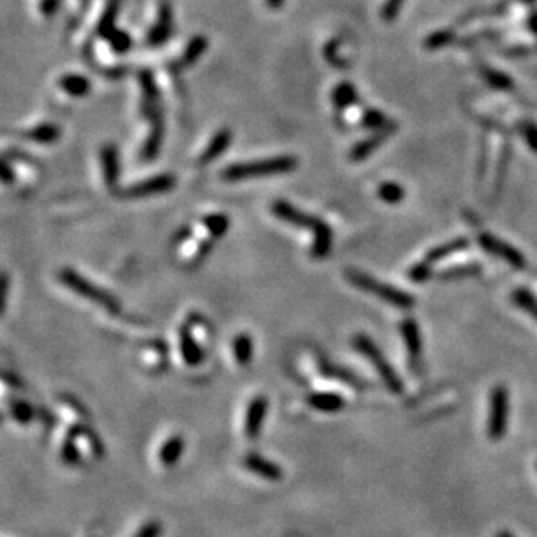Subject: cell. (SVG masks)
<instances>
[{
  "mask_svg": "<svg viewBox=\"0 0 537 537\" xmlns=\"http://www.w3.org/2000/svg\"><path fill=\"white\" fill-rule=\"evenodd\" d=\"M59 0H40V13L44 16H52L58 9Z\"/></svg>",
  "mask_w": 537,
  "mask_h": 537,
  "instance_id": "ab89813d",
  "label": "cell"
},
{
  "mask_svg": "<svg viewBox=\"0 0 537 537\" xmlns=\"http://www.w3.org/2000/svg\"><path fill=\"white\" fill-rule=\"evenodd\" d=\"M308 405L315 410H320V412H339V410L345 409L346 402L338 393L318 391L308 396Z\"/></svg>",
  "mask_w": 537,
  "mask_h": 537,
  "instance_id": "2e32d148",
  "label": "cell"
},
{
  "mask_svg": "<svg viewBox=\"0 0 537 537\" xmlns=\"http://www.w3.org/2000/svg\"><path fill=\"white\" fill-rule=\"evenodd\" d=\"M515 297H517V301H518V304H520V306H524L525 310L531 311V313H534L537 317V304H536V301L532 299L531 296H529V294L518 290V293L515 294Z\"/></svg>",
  "mask_w": 537,
  "mask_h": 537,
  "instance_id": "d590c367",
  "label": "cell"
},
{
  "mask_svg": "<svg viewBox=\"0 0 537 537\" xmlns=\"http://www.w3.org/2000/svg\"><path fill=\"white\" fill-rule=\"evenodd\" d=\"M118 7H120V0H110L104 13L101 14L100 21H98L96 33L100 35L101 38H104V40H108V37L117 30V28H115V20H117Z\"/></svg>",
  "mask_w": 537,
  "mask_h": 537,
  "instance_id": "cb8c5ba5",
  "label": "cell"
},
{
  "mask_svg": "<svg viewBox=\"0 0 537 537\" xmlns=\"http://www.w3.org/2000/svg\"><path fill=\"white\" fill-rule=\"evenodd\" d=\"M101 164H103V178L104 185L110 189L117 188L118 173H120V166H118V152L115 145H104L101 148Z\"/></svg>",
  "mask_w": 537,
  "mask_h": 537,
  "instance_id": "9a60e30c",
  "label": "cell"
},
{
  "mask_svg": "<svg viewBox=\"0 0 537 537\" xmlns=\"http://www.w3.org/2000/svg\"><path fill=\"white\" fill-rule=\"evenodd\" d=\"M451 37L452 35L449 33V31H440V33H435L433 37L428 38L426 45L428 47H433V49L442 47V45H445V44H449V42H451Z\"/></svg>",
  "mask_w": 537,
  "mask_h": 537,
  "instance_id": "8d00e7d4",
  "label": "cell"
},
{
  "mask_svg": "<svg viewBox=\"0 0 537 537\" xmlns=\"http://www.w3.org/2000/svg\"><path fill=\"white\" fill-rule=\"evenodd\" d=\"M0 178H2L3 185H13V182L16 181V174H14L13 167H10L9 159L3 160V164H2V176H0Z\"/></svg>",
  "mask_w": 537,
  "mask_h": 537,
  "instance_id": "f35d334b",
  "label": "cell"
},
{
  "mask_svg": "<svg viewBox=\"0 0 537 537\" xmlns=\"http://www.w3.org/2000/svg\"><path fill=\"white\" fill-rule=\"evenodd\" d=\"M231 352H233L235 361L242 367L249 365L252 361V355H254V341L249 334L242 332L231 343Z\"/></svg>",
  "mask_w": 537,
  "mask_h": 537,
  "instance_id": "603a6c76",
  "label": "cell"
},
{
  "mask_svg": "<svg viewBox=\"0 0 537 537\" xmlns=\"http://www.w3.org/2000/svg\"><path fill=\"white\" fill-rule=\"evenodd\" d=\"M496 537H513V536H511L510 532H499Z\"/></svg>",
  "mask_w": 537,
  "mask_h": 537,
  "instance_id": "f6af8a7d",
  "label": "cell"
},
{
  "mask_svg": "<svg viewBox=\"0 0 537 537\" xmlns=\"http://www.w3.org/2000/svg\"><path fill=\"white\" fill-rule=\"evenodd\" d=\"M171 33H173V7L167 0H164L160 2L155 24L150 28L148 35H146V44L150 47H160L162 44H166Z\"/></svg>",
  "mask_w": 537,
  "mask_h": 537,
  "instance_id": "9c48e42d",
  "label": "cell"
},
{
  "mask_svg": "<svg viewBox=\"0 0 537 537\" xmlns=\"http://www.w3.org/2000/svg\"><path fill=\"white\" fill-rule=\"evenodd\" d=\"M244 466L245 469H249L254 475L261 476V478L270 480V482H279L282 480L283 472L277 462L270 461V459L263 458V456L256 454V452H251L244 458Z\"/></svg>",
  "mask_w": 537,
  "mask_h": 537,
  "instance_id": "8fae6325",
  "label": "cell"
},
{
  "mask_svg": "<svg viewBox=\"0 0 537 537\" xmlns=\"http://www.w3.org/2000/svg\"><path fill=\"white\" fill-rule=\"evenodd\" d=\"M266 414H268V398L263 395L254 396V398L249 402L247 410H245V419H244V431L247 438H258L261 433L263 423L266 419Z\"/></svg>",
  "mask_w": 537,
  "mask_h": 537,
  "instance_id": "30bf717a",
  "label": "cell"
},
{
  "mask_svg": "<svg viewBox=\"0 0 537 537\" xmlns=\"http://www.w3.org/2000/svg\"><path fill=\"white\" fill-rule=\"evenodd\" d=\"M162 536V524L157 520H150L136 532L134 537H160Z\"/></svg>",
  "mask_w": 537,
  "mask_h": 537,
  "instance_id": "836d02e7",
  "label": "cell"
},
{
  "mask_svg": "<svg viewBox=\"0 0 537 537\" xmlns=\"http://www.w3.org/2000/svg\"><path fill=\"white\" fill-rule=\"evenodd\" d=\"M346 280L353 286L358 287L360 290H365L368 294H374L378 296L379 299H382L384 303L393 304L396 308H402V310H407L414 304L412 296H409L407 293H402L396 287L388 286V283H382L379 280L372 279L371 275L364 272H358V270H346L345 272Z\"/></svg>",
  "mask_w": 537,
  "mask_h": 537,
  "instance_id": "277c9868",
  "label": "cell"
},
{
  "mask_svg": "<svg viewBox=\"0 0 537 537\" xmlns=\"http://www.w3.org/2000/svg\"><path fill=\"white\" fill-rule=\"evenodd\" d=\"M108 44H110L111 51H114L115 54H125V52L132 47V38L127 31L118 30L117 28V30L108 37Z\"/></svg>",
  "mask_w": 537,
  "mask_h": 537,
  "instance_id": "f546056e",
  "label": "cell"
},
{
  "mask_svg": "<svg viewBox=\"0 0 537 537\" xmlns=\"http://www.w3.org/2000/svg\"><path fill=\"white\" fill-rule=\"evenodd\" d=\"M332 103H334L336 110L345 111L350 107L358 103L357 89L352 82H339L338 86L332 89Z\"/></svg>",
  "mask_w": 537,
  "mask_h": 537,
  "instance_id": "44dd1931",
  "label": "cell"
},
{
  "mask_svg": "<svg viewBox=\"0 0 537 537\" xmlns=\"http://www.w3.org/2000/svg\"><path fill=\"white\" fill-rule=\"evenodd\" d=\"M322 374L327 375V378H334L339 379V381H345L348 384H352L353 388L360 389V381L355 378L353 374H350V371H345V368L338 367V365H331L329 361H322Z\"/></svg>",
  "mask_w": 537,
  "mask_h": 537,
  "instance_id": "83f0119b",
  "label": "cell"
},
{
  "mask_svg": "<svg viewBox=\"0 0 537 537\" xmlns=\"http://www.w3.org/2000/svg\"><path fill=\"white\" fill-rule=\"evenodd\" d=\"M529 2H532V0H529Z\"/></svg>",
  "mask_w": 537,
  "mask_h": 537,
  "instance_id": "bcb514c9",
  "label": "cell"
},
{
  "mask_svg": "<svg viewBox=\"0 0 537 537\" xmlns=\"http://www.w3.org/2000/svg\"><path fill=\"white\" fill-rule=\"evenodd\" d=\"M77 437L79 435L75 433V430L73 428H70L68 430V437L65 438V442H63V447H61V459L65 465H77V462H80V451L79 447H77Z\"/></svg>",
  "mask_w": 537,
  "mask_h": 537,
  "instance_id": "4316f807",
  "label": "cell"
},
{
  "mask_svg": "<svg viewBox=\"0 0 537 537\" xmlns=\"http://www.w3.org/2000/svg\"><path fill=\"white\" fill-rule=\"evenodd\" d=\"M143 114L150 120V134L148 139L145 141L143 146V159L145 160H153L159 155V150L162 146L164 139V118H162V110H160V100H148V98H143Z\"/></svg>",
  "mask_w": 537,
  "mask_h": 537,
  "instance_id": "8992f818",
  "label": "cell"
},
{
  "mask_svg": "<svg viewBox=\"0 0 537 537\" xmlns=\"http://www.w3.org/2000/svg\"><path fill=\"white\" fill-rule=\"evenodd\" d=\"M58 86L73 98H84L91 93V82L79 73H66L58 80Z\"/></svg>",
  "mask_w": 537,
  "mask_h": 537,
  "instance_id": "ac0fdd59",
  "label": "cell"
},
{
  "mask_svg": "<svg viewBox=\"0 0 537 537\" xmlns=\"http://www.w3.org/2000/svg\"><path fill=\"white\" fill-rule=\"evenodd\" d=\"M391 129L393 127H389L388 125V127L381 129V131H378L374 136H371V138L361 139L360 143H357V145L352 148V152H350V159H352L353 162H360V160L367 159L372 152H375L378 146H381L382 143H384V139L388 138V134H391Z\"/></svg>",
  "mask_w": 537,
  "mask_h": 537,
  "instance_id": "e0dca14e",
  "label": "cell"
},
{
  "mask_svg": "<svg viewBox=\"0 0 537 537\" xmlns=\"http://www.w3.org/2000/svg\"><path fill=\"white\" fill-rule=\"evenodd\" d=\"M379 193V199L384 200L386 203H398L400 200L405 196V192H403L402 186H398L396 182H382L381 186H379L378 189Z\"/></svg>",
  "mask_w": 537,
  "mask_h": 537,
  "instance_id": "4dcf8cb0",
  "label": "cell"
},
{
  "mask_svg": "<svg viewBox=\"0 0 537 537\" xmlns=\"http://www.w3.org/2000/svg\"><path fill=\"white\" fill-rule=\"evenodd\" d=\"M272 212L277 219L290 224V226L301 228V230H310L313 233V242H311V256L315 259H322L331 252L332 249V230L324 219L308 214L304 210L297 209L293 203L286 200H275L272 203Z\"/></svg>",
  "mask_w": 537,
  "mask_h": 537,
  "instance_id": "6da1fadb",
  "label": "cell"
},
{
  "mask_svg": "<svg viewBox=\"0 0 537 537\" xmlns=\"http://www.w3.org/2000/svg\"><path fill=\"white\" fill-rule=\"evenodd\" d=\"M508 419V393L503 386H497L492 391L490 400V417H489V435L492 440H497L504 435Z\"/></svg>",
  "mask_w": 537,
  "mask_h": 537,
  "instance_id": "ba28073f",
  "label": "cell"
},
{
  "mask_svg": "<svg viewBox=\"0 0 537 537\" xmlns=\"http://www.w3.org/2000/svg\"><path fill=\"white\" fill-rule=\"evenodd\" d=\"M23 138L38 143V145H52L59 139V127L54 124H38L24 131Z\"/></svg>",
  "mask_w": 537,
  "mask_h": 537,
  "instance_id": "7402d4cb",
  "label": "cell"
},
{
  "mask_svg": "<svg viewBox=\"0 0 537 537\" xmlns=\"http://www.w3.org/2000/svg\"><path fill=\"white\" fill-rule=\"evenodd\" d=\"M353 346H355L358 352L364 353V355L367 357L368 360H371V364L374 365L375 371L379 372L382 382H384L386 388H388L389 391L402 393V389H403L402 381H400V378L396 375V372L393 371L391 365H389L388 361L384 360L382 353L379 352V348L374 345V343H372L371 338H367V336H364V334H358V336H355V339H353Z\"/></svg>",
  "mask_w": 537,
  "mask_h": 537,
  "instance_id": "5b68a950",
  "label": "cell"
},
{
  "mask_svg": "<svg viewBox=\"0 0 537 537\" xmlns=\"http://www.w3.org/2000/svg\"><path fill=\"white\" fill-rule=\"evenodd\" d=\"M9 407L13 419H16L20 424H28L35 417L33 407L28 402H23V400H14V402L9 403Z\"/></svg>",
  "mask_w": 537,
  "mask_h": 537,
  "instance_id": "f1b7e54d",
  "label": "cell"
},
{
  "mask_svg": "<svg viewBox=\"0 0 537 537\" xmlns=\"http://www.w3.org/2000/svg\"><path fill=\"white\" fill-rule=\"evenodd\" d=\"M297 167V159L294 155H277L268 159L252 160V162L231 164L221 171V179L228 182L247 181V179L275 176V174L290 173Z\"/></svg>",
  "mask_w": 537,
  "mask_h": 537,
  "instance_id": "7a4b0ae2",
  "label": "cell"
},
{
  "mask_svg": "<svg viewBox=\"0 0 537 537\" xmlns=\"http://www.w3.org/2000/svg\"><path fill=\"white\" fill-rule=\"evenodd\" d=\"M402 329V336L407 343V350H409L410 360L419 361L421 357V336H419V327L416 325L414 320H405L400 325Z\"/></svg>",
  "mask_w": 537,
  "mask_h": 537,
  "instance_id": "d4e9b609",
  "label": "cell"
},
{
  "mask_svg": "<svg viewBox=\"0 0 537 537\" xmlns=\"http://www.w3.org/2000/svg\"><path fill=\"white\" fill-rule=\"evenodd\" d=\"M179 352H181L185 364L189 367H196L203 361V350L196 343L189 325H185L179 331Z\"/></svg>",
  "mask_w": 537,
  "mask_h": 537,
  "instance_id": "7c38bea8",
  "label": "cell"
},
{
  "mask_svg": "<svg viewBox=\"0 0 537 537\" xmlns=\"http://www.w3.org/2000/svg\"><path fill=\"white\" fill-rule=\"evenodd\" d=\"M182 452H185V440L181 435H173L160 447L159 459L164 466H174L181 459Z\"/></svg>",
  "mask_w": 537,
  "mask_h": 537,
  "instance_id": "d6986e66",
  "label": "cell"
},
{
  "mask_svg": "<svg viewBox=\"0 0 537 537\" xmlns=\"http://www.w3.org/2000/svg\"><path fill=\"white\" fill-rule=\"evenodd\" d=\"M361 124L368 129H384L388 127V118L381 114L379 110H374V108H368V110L364 111V117H361Z\"/></svg>",
  "mask_w": 537,
  "mask_h": 537,
  "instance_id": "1f68e13d",
  "label": "cell"
},
{
  "mask_svg": "<svg viewBox=\"0 0 537 537\" xmlns=\"http://www.w3.org/2000/svg\"><path fill=\"white\" fill-rule=\"evenodd\" d=\"M58 279L66 289L75 293L77 296L98 304V306H101L103 310H107L108 313H120V301H118L114 294L104 290L103 287L93 283L91 280H87L86 277H82L79 272H75V270L63 268L61 272L58 273Z\"/></svg>",
  "mask_w": 537,
  "mask_h": 537,
  "instance_id": "3957f363",
  "label": "cell"
},
{
  "mask_svg": "<svg viewBox=\"0 0 537 537\" xmlns=\"http://www.w3.org/2000/svg\"><path fill=\"white\" fill-rule=\"evenodd\" d=\"M176 186V178L173 174H157V176L145 179V181L134 182L122 189L120 196L124 199H145V196L162 195V193L171 192Z\"/></svg>",
  "mask_w": 537,
  "mask_h": 537,
  "instance_id": "52a82bcc",
  "label": "cell"
},
{
  "mask_svg": "<svg viewBox=\"0 0 537 537\" xmlns=\"http://www.w3.org/2000/svg\"><path fill=\"white\" fill-rule=\"evenodd\" d=\"M7 293H9V277H7L6 273H3V275H2V311L6 310Z\"/></svg>",
  "mask_w": 537,
  "mask_h": 537,
  "instance_id": "7bdbcfd3",
  "label": "cell"
},
{
  "mask_svg": "<svg viewBox=\"0 0 537 537\" xmlns=\"http://www.w3.org/2000/svg\"><path fill=\"white\" fill-rule=\"evenodd\" d=\"M465 245H466V240H454V242H452V244L444 245V247H440V249H437V251L430 252V254H428V258H426V263H428V265H430L431 259H440V258H444V256L451 254V252L458 251V249L465 247Z\"/></svg>",
  "mask_w": 537,
  "mask_h": 537,
  "instance_id": "d6a6232c",
  "label": "cell"
},
{
  "mask_svg": "<svg viewBox=\"0 0 537 537\" xmlns=\"http://www.w3.org/2000/svg\"><path fill=\"white\" fill-rule=\"evenodd\" d=\"M207 47H209V40H207L203 35H195V37H192V40L186 44L185 51H182V56L179 58V65H181L182 68H188V66L195 65V63L202 58L203 52L207 51Z\"/></svg>",
  "mask_w": 537,
  "mask_h": 537,
  "instance_id": "ffe728a7",
  "label": "cell"
},
{
  "mask_svg": "<svg viewBox=\"0 0 537 537\" xmlns=\"http://www.w3.org/2000/svg\"><path fill=\"white\" fill-rule=\"evenodd\" d=\"M403 0H386L384 6H382V17H384L386 21H391L395 20L396 14H398L400 7H402Z\"/></svg>",
  "mask_w": 537,
  "mask_h": 537,
  "instance_id": "e575fe53",
  "label": "cell"
},
{
  "mask_svg": "<svg viewBox=\"0 0 537 537\" xmlns=\"http://www.w3.org/2000/svg\"><path fill=\"white\" fill-rule=\"evenodd\" d=\"M202 224L209 235L212 238H221L226 235L228 228H230V217L226 214L221 212H212L207 214V216L202 217Z\"/></svg>",
  "mask_w": 537,
  "mask_h": 537,
  "instance_id": "484cf974",
  "label": "cell"
},
{
  "mask_svg": "<svg viewBox=\"0 0 537 537\" xmlns=\"http://www.w3.org/2000/svg\"><path fill=\"white\" fill-rule=\"evenodd\" d=\"M480 242H482L483 249H487V251L492 252V254L501 256V258L506 259V261L510 263L511 266H515V268H524L525 266V261L524 258H522L520 252L515 251L513 247H510V245L504 244V242L497 240V238L490 237V235H482V237H480Z\"/></svg>",
  "mask_w": 537,
  "mask_h": 537,
  "instance_id": "5bb4252c",
  "label": "cell"
},
{
  "mask_svg": "<svg viewBox=\"0 0 537 537\" xmlns=\"http://www.w3.org/2000/svg\"><path fill=\"white\" fill-rule=\"evenodd\" d=\"M524 132H525V138H527V141L531 143L532 146H534L536 152H537V129L532 127V125H527Z\"/></svg>",
  "mask_w": 537,
  "mask_h": 537,
  "instance_id": "b9f144b4",
  "label": "cell"
},
{
  "mask_svg": "<svg viewBox=\"0 0 537 537\" xmlns=\"http://www.w3.org/2000/svg\"><path fill=\"white\" fill-rule=\"evenodd\" d=\"M265 2H266V7H268V9L275 10V9H280L286 0H265Z\"/></svg>",
  "mask_w": 537,
  "mask_h": 537,
  "instance_id": "ee69618b",
  "label": "cell"
},
{
  "mask_svg": "<svg viewBox=\"0 0 537 537\" xmlns=\"http://www.w3.org/2000/svg\"><path fill=\"white\" fill-rule=\"evenodd\" d=\"M231 139H233V134H231L230 129H219V131L212 136V139H210L209 145L205 146V150L200 153V166H207V164H210L212 160H216L217 157L223 155L228 150V146L231 145Z\"/></svg>",
  "mask_w": 537,
  "mask_h": 537,
  "instance_id": "4fadbf2b",
  "label": "cell"
},
{
  "mask_svg": "<svg viewBox=\"0 0 537 537\" xmlns=\"http://www.w3.org/2000/svg\"><path fill=\"white\" fill-rule=\"evenodd\" d=\"M192 235H193L192 226H185L178 231L176 237H174V242H176V244H185L188 238H192Z\"/></svg>",
  "mask_w": 537,
  "mask_h": 537,
  "instance_id": "60d3db41",
  "label": "cell"
},
{
  "mask_svg": "<svg viewBox=\"0 0 537 537\" xmlns=\"http://www.w3.org/2000/svg\"><path fill=\"white\" fill-rule=\"evenodd\" d=\"M485 75H487V80H490V82H492L494 86H497V87H510L511 86V84L508 82V79L503 75V73L492 72V70H487Z\"/></svg>",
  "mask_w": 537,
  "mask_h": 537,
  "instance_id": "74e56055",
  "label": "cell"
}]
</instances>
